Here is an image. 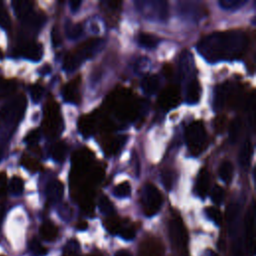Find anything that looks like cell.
Here are the masks:
<instances>
[{
  "label": "cell",
  "instance_id": "f6af8a7d",
  "mask_svg": "<svg viewBox=\"0 0 256 256\" xmlns=\"http://www.w3.org/2000/svg\"><path fill=\"white\" fill-rule=\"evenodd\" d=\"M39 138H40V134H39V131L38 130H32L30 131L27 135H26V138H25V142L29 145H35L38 141H39Z\"/></svg>",
  "mask_w": 256,
  "mask_h": 256
},
{
  "label": "cell",
  "instance_id": "3957f363",
  "mask_svg": "<svg viewBox=\"0 0 256 256\" xmlns=\"http://www.w3.org/2000/svg\"><path fill=\"white\" fill-rule=\"evenodd\" d=\"M26 108V98L20 95L0 110V127L13 128L21 120Z\"/></svg>",
  "mask_w": 256,
  "mask_h": 256
},
{
  "label": "cell",
  "instance_id": "bcb514c9",
  "mask_svg": "<svg viewBox=\"0 0 256 256\" xmlns=\"http://www.w3.org/2000/svg\"><path fill=\"white\" fill-rule=\"evenodd\" d=\"M51 35H52V42H53V44H54L55 46H58V45L61 43V38H60L59 32H58V30H57L56 27H54V28L52 29Z\"/></svg>",
  "mask_w": 256,
  "mask_h": 256
},
{
  "label": "cell",
  "instance_id": "ab89813d",
  "mask_svg": "<svg viewBox=\"0 0 256 256\" xmlns=\"http://www.w3.org/2000/svg\"><path fill=\"white\" fill-rule=\"evenodd\" d=\"M224 189L218 185L214 186L211 191V199L215 204H220L224 199Z\"/></svg>",
  "mask_w": 256,
  "mask_h": 256
},
{
  "label": "cell",
  "instance_id": "ee69618b",
  "mask_svg": "<svg viewBox=\"0 0 256 256\" xmlns=\"http://www.w3.org/2000/svg\"><path fill=\"white\" fill-rule=\"evenodd\" d=\"M80 129L84 134H90L93 130V123L89 118H83L80 120Z\"/></svg>",
  "mask_w": 256,
  "mask_h": 256
},
{
  "label": "cell",
  "instance_id": "4316f807",
  "mask_svg": "<svg viewBox=\"0 0 256 256\" xmlns=\"http://www.w3.org/2000/svg\"><path fill=\"white\" fill-rule=\"evenodd\" d=\"M65 33L69 39L76 40L82 36L83 27L80 23H72V22L68 21L65 24Z\"/></svg>",
  "mask_w": 256,
  "mask_h": 256
},
{
  "label": "cell",
  "instance_id": "f5cc1de1",
  "mask_svg": "<svg viewBox=\"0 0 256 256\" xmlns=\"http://www.w3.org/2000/svg\"><path fill=\"white\" fill-rule=\"evenodd\" d=\"M77 227H78V229H80V230H84V229H86V227H87V224H86V222H82L81 224L79 223Z\"/></svg>",
  "mask_w": 256,
  "mask_h": 256
},
{
  "label": "cell",
  "instance_id": "30bf717a",
  "mask_svg": "<svg viewBox=\"0 0 256 256\" xmlns=\"http://www.w3.org/2000/svg\"><path fill=\"white\" fill-rule=\"evenodd\" d=\"M254 219H255V210L254 204L250 207L247 212L245 219V239H246V248L249 254L253 255L254 253Z\"/></svg>",
  "mask_w": 256,
  "mask_h": 256
},
{
  "label": "cell",
  "instance_id": "83f0119b",
  "mask_svg": "<svg viewBox=\"0 0 256 256\" xmlns=\"http://www.w3.org/2000/svg\"><path fill=\"white\" fill-rule=\"evenodd\" d=\"M241 128H242V122L239 118H235L231 121L228 129V136H229V141L231 143L237 142L240 133H241Z\"/></svg>",
  "mask_w": 256,
  "mask_h": 256
},
{
  "label": "cell",
  "instance_id": "74e56055",
  "mask_svg": "<svg viewBox=\"0 0 256 256\" xmlns=\"http://www.w3.org/2000/svg\"><path fill=\"white\" fill-rule=\"evenodd\" d=\"M105 226L107 228V230L112 233V234H118L120 229H121V223L120 221L117 219V218H114V217H111L108 218L105 222Z\"/></svg>",
  "mask_w": 256,
  "mask_h": 256
},
{
  "label": "cell",
  "instance_id": "603a6c76",
  "mask_svg": "<svg viewBox=\"0 0 256 256\" xmlns=\"http://www.w3.org/2000/svg\"><path fill=\"white\" fill-rule=\"evenodd\" d=\"M23 22L31 29H39L45 22V16L41 13L32 11L26 18L23 19Z\"/></svg>",
  "mask_w": 256,
  "mask_h": 256
},
{
  "label": "cell",
  "instance_id": "db71d44e",
  "mask_svg": "<svg viewBox=\"0 0 256 256\" xmlns=\"http://www.w3.org/2000/svg\"><path fill=\"white\" fill-rule=\"evenodd\" d=\"M207 256H218V255L215 254V253L212 252V251H209V253H207Z\"/></svg>",
  "mask_w": 256,
  "mask_h": 256
},
{
  "label": "cell",
  "instance_id": "9c48e42d",
  "mask_svg": "<svg viewBox=\"0 0 256 256\" xmlns=\"http://www.w3.org/2000/svg\"><path fill=\"white\" fill-rule=\"evenodd\" d=\"M163 245L158 239L147 238L141 243L138 256H163Z\"/></svg>",
  "mask_w": 256,
  "mask_h": 256
},
{
  "label": "cell",
  "instance_id": "8fae6325",
  "mask_svg": "<svg viewBox=\"0 0 256 256\" xmlns=\"http://www.w3.org/2000/svg\"><path fill=\"white\" fill-rule=\"evenodd\" d=\"M20 53L27 59L32 61H39L43 55V48L40 43L30 41L21 46Z\"/></svg>",
  "mask_w": 256,
  "mask_h": 256
},
{
  "label": "cell",
  "instance_id": "d4e9b609",
  "mask_svg": "<svg viewBox=\"0 0 256 256\" xmlns=\"http://www.w3.org/2000/svg\"><path fill=\"white\" fill-rule=\"evenodd\" d=\"M58 119H57V113L52 108L49 107V110L46 113V121H45V129L48 134H54L56 129L58 128Z\"/></svg>",
  "mask_w": 256,
  "mask_h": 256
},
{
  "label": "cell",
  "instance_id": "816d5d0a",
  "mask_svg": "<svg viewBox=\"0 0 256 256\" xmlns=\"http://www.w3.org/2000/svg\"><path fill=\"white\" fill-rule=\"evenodd\" d=\"M4 215H5V206L3 204H1L0 205V226H1V223L3 221Z\"/></svg>",
  "mask_w": 256,
  "mask_h": 256
},
{
  "label": "cell",
  "instance_id": "836d02e7",
  "mask_svg": "<svg viewBox=\"0 0 256 256\" xmlns=\"http://www.w3.org/2000/svg\"><path fill=\"white\" fill-rule=\"evenodd\" d=\"M246 0H220L218 3L225 10H238L246 4Z\"/></svg>",
  "mask_w": 256,
  "mask_h": 256
},
{
  "label": "cell",
  "instance_id": "8992f818",
  "mask_svg": "<svg viewBox=\"0 0 256 256\" xmlns=\"http://www.w3.org/2000/svg\"><path fill=\"white\" fill-rule=\"evenodd\" d=\"M141 199L144 213L148 217L158 213L163 203V196L161 192L155 185L151 183H147L143 187Z\"/></svg>",
  "mask_w": 256,
  "mask_h": 256
},
{
  "label": "cell",
  "instance_id": "f1b7e54d",
  "mask_svg": "<svg viewBox=\"0 0 256 256\" xmlns=\"http://www.w3.org/2000/svg\"><path fill=\"white\" fill-rule=\"evenodd\" d=\"M218 173H219V176L222 181H224L225 183H229L233 176V166H232L231 162H229L227 160L223 161L219 166Z\"/></svg>",
  "mask_w": 256,
  "mask_h": 256
},
{
  "label": "cell",
  "instance_id": "7402d4cb",
  "mask_svg": "<svg viewBox=\"0 0 256 256\" xmlns=\"http://www.w3.org/2000/svg\"><path fill=\"white\" fill-rule=\"evenodd\" d=\"M252 154H253V147H252V144L249 140H246L241 148H240V151H239V157H238V160H239V164L242 166V167H246L248 166L250 160H251V157H252Z\"/></svg>",
  "mask_w": 256,
  "mask_h": 256
},
{
  "label": "cell",
  "instance_id": "f546056e",
  "mask_svg": "<svg viewBox=\"0 0 256 256\" xmlns=\"http://www.w3.org/2000/svg\"><path fill=\"white\" fill-rule=\"evenodd\" d=\"M15 90H16L15 81L0 78V99L11 95Z\"/></svg>",
  "mask_w": 256,
  "mask_h": 256
},
{
  "label": "cell",
  "instance_id": "484cf974",
  "mask_svg": "<svg viewBox=\"0 0 256 256\" xmlns=\"http://www.w3.org/2000/svg\"><path fill=\"white\" fill-rule=\"evenodd\" d=\"M67 150L68 148L66 143L63 141H59L51 147V156L55 161L62 162L66 157Z\"/></svg>",
  "mask_w": 256,
  "mask_h": 256
},
{
  "label": "cell",
  "instance_id": "f907efd6",
  "mask_svg": "<svg viewBox=\"0 0 256 256\" xmlns=\"http://www.w3.org/2000/svg\"><path fill=\"white\" fill-rule=\"evenodd\" d=\"M115 256H132L131 253L127 250H119L116 252Z\"/></svg>",
  "mask_w": 256,
  "mask_h": 256
},
{
  "label": "cell",
  "instance_id": "4fadbf2b",
  "mask_svg": "<svg viewBox=\"0 0 256 256\" xmlns=\"http://www.w3.org/2000/svg\"><path fill=\"white\" fill-rule=\"evenodd\" d=\"M64 192V187L61 181L53 180L46 187V197L48 202L54 204L61 200Z\"/></svg>",
  "mask_w": 256,
  "mask_h": 256
},
{
  "label": "cell",
  "instance_id": "9a60e30c",
  "mask_svg": "<svg viewBox=\"0 0 256 256\" xmlns=\"http://www.w3.org/2000/svg\"><path fill=\"white\" fill-rule=\"evenodd\" d=\"M160 87V78L157 75L150 74L143 78L141 82V88L147 95L155 94Z\"/></svg>",
  "mask_w": 256,
  "mask_h": 256
},
{
  "label": "cell",
  "instance_id": "d6a6232c",
  "mask_svg": "<svg viewBox=\"0 0 256 256\" xmlns=\"http://www.w3.org/2000/svg\"><path fill=\"white\" fill-rule=\"evenodd\" d=\"M174 181H175V173L172 170L165 169L161 172V182L167 190H170L172 188V186L174 185Z\"/></svg>",
  "mask_w": 256,
  "mask_h": 256
},
{
  "label": "cell",
  "instance_id": "e0dca14e",
  "mask_svg": "<svg viewBox=\"0 0 256 256\" xmlns=\"http://www.w3.org/2000/svg\"><path fill=\"white\" fill-rule=\"evenodd\" d=\"M63 98L65 101L69 103H78L79 102V89H78V81H72L67 83L63 87Z\"/></svg>",
  "mask_w": 256,
  "mask_h": 256
},
{
  "label": "cell",
  "instance_id": "cb8c5ba5",
  "mask_svg": "<svg viewBox=\"0 0 256 256\" xmlns=\"http://www.w3.org/2000/svg\"><path fill=\"white\" fill-rule=\"evenodd\" d=\"M137 41L142 47L147 48V49H152L158 45L160 39L153 34L139 33L137 36Z\"/></svg>",
  "mask_w": 256,
  "mask_h": 256
},
{
  "label": "cell",
  "instance_id": "5bb4252c",
  "mask_svg": "<svg viewBox=\"0 0 256 256\" xmlns=\"http://www.w3.org/2000/svg\"><path fill=\"white\" fill-rule=\"evenodd\" d=\"M201 95V86L196 79H191L185 91V100L188 104L198 103Z\"/></svg>",
  "mask_w": 256,
  "mask_h": 256
},
{
  "label": "cell",
  "instance_id": "7bdbcfd3",
  "mask_svg": "<svg viewBox=\"0 0 256 256\" xmlns=\"http://www.w3.org/2000/svg\"><path fill=\"white\" fill-rule=\"evenodd\" d=\"M43 92H44V90H43V87H42V86H40V85H38V84L33 85V86L31 87V89H30V93H31V97H32L33 101H34V102L40 101L41 98H42Z\"/></svg>",
  "mask_w": 256,
  "mask_h": 256
},
{
  "label": "cell",
  "instance_id": "7dc6e473",
  "mask_svg": "<svg viewBox=\"0 0 256 256\" xmlns=\"http://www.w3.org/2000/svg\"><path fill=\"white\" fill-rule=\"evenodd\" d=\"M5 185H6V175H5V173L1 172L0 173V195H2L4 193Z\"/></svg>",
  "mask_w": 256,
  "mask_h": 256
},
{
  "label": "cell",
  "instance_id": "ffe728a7",
  "mask_svg": "<svg viewBox=\"0 0 256 256\" xmlns=\"http://www.w3.org/2000/svg\"><path fill=\"white\" fill-rule=\"evenodd\" d=\"M228 97H229V89L224 84L217 86L215 88L214 98H213L214 108L217 110H220L224 106Z\"/></svg>",
  "mask_w": 256,
  "mask_h": 256
},
{
  "label": "cell",
  "instance_id": "ac0fdd59",
  "mask_svg": "<svg viewBox=\"0 0 256 256\" xmlns=\"http://www.w3.org/2000/svg\"><path fill=\"white\" fill-rule=\"evenodd\" d=\"M39 233H40V236L43 240L51 242V241H54L57 238L58 228L51 221H45L40 226Z\"/></svg>",
  "mask_w": 256,
  "mask_h": 256
},
{
  "label": "cell",
  "instance_id": "7c38bea8",
  "mask_svg": "<svg viewBox=\"0 0 256 256\" xmlns=\"http://www.w3.org/2000/svg\"><path fill=\"white\" fill-rule=\"evenodd\" d=\"M179 101V92L176 87H167L159 97V103L164 109H170L177 105Z\"/></svg>",
  "mask_w": 256,
  "mask_h": 256
},
{
  "label": "cell",
  "instance_id": "c3c4849f",
  "mask_svg": "<svg viewBox=\"0 0 256 256\" xmlns=\"http://www.w3.org/2000/svg\"><path fill=\"white\" fill-rule=\"evenodd\" d=\"M70 8H71V11L73 12H76L79 10L81 4H82V1H79V0H72L70 1Z\"/></svg>",
  "mask_w": 256,
  "mask_h": 256
},
{
  "label": "cell",
  "instance_id": "2e32d148",
  "mask_svg": "<svg viewBox=\"0 0 256 256\" xmlns=\"http://www.w3.org/2000/svg\"><path fill=\"white\" fill-rule=\"evenodd\" d=\"M208 188H209V173L206 169H202L197 176V180L195 184V192L199 197L204 198L208 192Z\"/></svg>",
  "mask_w": 256,
  "mask_h": 256
},
{
  "label": "cell",
  "instance_id": "e575fe53",
  "mask_svg": "<svg viewBox=\"0 0 256 256\" xmlns=\"http://www.w3.org/2000/svg\"><path fill=\"white\" fill-rule=\"evenodd\" d=\"M29 249L34 256H43L47 253V249L36 238H33L30 241Z\"/></svg>",
  "mask_w": 256,
  "mask_h": 256
},
{
  "label": "cell",
  "instance_id": "f35d334b",
  "mask_svg": "<svg viewBox=\"0 0 256 256\" xmlns=\"http://www.w3.org/2000/svg\"><path fill=\"white\" fill-rule=\"evenodd\" d=\"M10 25H11V21H10L9 14L5 6L3 5V3L0 2V26L5 29H8Z\"/></svg>",
  "mask_w": 256,
  "mask_h": 256
},
{
  "label": "cell",
  "instance_id": "7a4b0ae2",
  "mask_svg": "<svg viewBox=\"0 0 256 256\" xmlns=\"http://www.w3.org/2000/svg\"><path fill=\"white\" fill-rule=\"evenodd\" d=\"M104 46V40L101 38H92L81 44L76 50L69 52L65 59L63 68L67 72L76 70L85 60L92 58Z\"/></svg>",
  "mask_w": 256,
  "mask_h": 256
},
{
  "label": "cell",
  "instance_id": "52a82bcc",
  "mask_svg": "<svg viewBox=\"0 0 256 256\" xmlns=\"http://www.w3.org/2000/svg\"><path fill=\"white\" fill-rule=\"evenodd\" d=\"M169 235L173 248L184 255L187 247V232L180 217L174 216L169 222Z\"/></svg>",
  "mask_w": 256,
  "mask_h": 256
},
{
  "label": "cell",
  "instance_id": "681fc988",
  "mask_svg": "<svg viewBox=\"0 0 256 256\" xmlns=\"http://www.w3.org/2000/svg\"><path fill=\"white\" fill-rule=\"evenodd\" d=\"M105 4L111 9H118L119 6L121 5V3L118 1H107V2H105Z\"/></svg>",
  "mask_w": 256,
  "mask_h": 256
},
{
  "label": "cell",
  "instance_id": "b9f144b4",
  "mask_svg": "<svg viewBox=\"0 0 256 256\" xmlns=\"http://www.w3.org/2000/svg\"><path fill=\"white\" fill-rule=\"evenodd\" d=\"M118 234L125 240H132L135 237V229L132 226H121Z\"/></svg>",
  "mask_w": 256,
  "mask_h": 256
},
{
  "label": "cell",
  "instance_id": "d6986e66",
  "mask_svg": "<svg viewBox=\"0 0 256 256\" xmlns=\"http://www.w3.org/2000/svg\"><path fill=\"white\" fill-rule=\"evenodd\" d=\"M12 6H13L15 14L21 20L26 18L33 11V3L30 1H27V0L13 1Z\"/></svg>",
  "mask_w": 256,
  "mask_h": 256
},
{
  "label": "cell",
  "instance_id": "60d3db41",
  "mask_svg": "<svg viewBox=\"0 0 256 256\" xmlns=\"http://www.w3.org/2000/svg\"><path fill=\"white\" fill-rule=\"evenodd\" d=\"M206 214L209 217V219H211L214 223L216 224H220L222 221V215L219 209H217L216 207H207L206 208Z\"/></svg>",
  "mask_w": 256,
  "mask_h": 256
},
{
  "label": "cell",
  "instance_id": "d590c367",
  "mask_svg": "<svg viewBox=\"0 0 256 256\" xmlns=\"http://www.w3.org/2000/svg\"><path fill=\"white\" fill-rule=\"evenodd\" d=\"M80 252V246L76 240H70L64 250H63V256H79Z\"/></svg>",
  "mask_w": 256,
  "mask_h": 256
},
{
  "label": "cell",
  "instance_id": "1f68e13d",
  "mask_svg": "<svg viewBox=\"0 0 256 256\" xmlns=\"http://www.w3.org/2000/svg\"><path fill=\"white\" fill-rule=\"evenodd\" d=\"M113 194L117 198H126L129 197L131 194V185L128 181H124L117 186L114 187L113 189Z\"/></svg>",
  "mask_w": 256,
  "mask_h": 256
},
{
  "label": "cell",
  "instance_id": "4dcf8cb0",
  "mask_svg": "<svg viewBox=\"0 0 256 256\" xmlns=\"http://www.w3.org/2000/svg\"><path fill=\"white\" fill-rule=\"evenodd\" d=\"M98 207L102 214L106 216H112L114 213V206L107 196H101L98 201Z\"/></svg>",
  "mask_w": 256,
  "mask_h": 256
},
{
  "label": "cell",
  "instance_id": "8d00e7d4",
  "mask_svg": "<svg viewBox=\"0 0 256 256\" xmlns=\"http://www.w3.org/2000/svg\"><path fill=\"white\" fill-rule=\"evenodd\" d=\"M23 189H24L23 180L18 176H14L10 181V190H11L12 194L19 195L22 193Z\"/></svg>",
  "mask_w": 256,
  "mask_h": 256
},
{
  "label": "cell",
  "instance_id": "ba28073f",
  "mask_svg": "<svg viewBox=\"0 0 256 256\" xmlns=\"http://www.w3.org/2000/svg\"><path fill=\"white\" fill-rule=\"evenodd\" d=\"M179 15L189 21H199L206 16L207 10L205 6L199 2L182 1L178 3Z\"/></svg>",
  "mask_w": 256,
  "mask_h": 256
},
{
  "label": "cell",
  "instance_id": "44dd1931",
  "mask_svg": "<svg viewBox=\"0 0 256 256\" xmlns=\"http://www.w3.org/2000/svg\"><path fill=\"white\" fill-rule=\"evenodd\" d=\"M193 67V58L188 51H184L180 56L179 73L181 77H186L191 73Z\"/></svg>",
  "mask_w": 256,
  "mask_h": 256
},
{
  "label": "cell",
  "instance_id": "11a10c76",
  "mask_svg": "<svg viewBox=\"0 0 256 256\" xmlns=\"http://www.w3.org/2000/svg\"><path fill=\"white\" fill-rule=\"evenodd\" d=\"M0 56H1V52H0Z\"/></svg>",
  "mask_w": 256,
  "mask_h": 256
},
{
  "label": "cell",
  "instance_id": "6da1fadb",
  "mask_svg": "<svg viewBox=\"0 0 256 256\" xmlns=\"http://www.w3.org/2000/svg\"><path fill=\"white\" fill-rule=\"evenodd\" d=\"M247 46V36L239 30L214 32L202 38L197 50L202 57L215 63L223 60H234L244 53Z\"/></svg>",
  "mask_w": 256,
  "mask_h": 256
},
{
  "label": "cell",
  "instance_id": "5b68a950",
  "mask_svg": "<svg viewBox=\"0 0 256 256\" xmlns=\"http://www.w3.org/2000/svg\"><path fill=\"white\" fill-rule=\"evenodd\" d=\"M185 139L191 153H201L207 141V134L203 123L194 121L189 124L185 131Z\"/></svg>",
  "mask_w": 256,
  "mask_h": 256
},
{
  "label": "cell",
  "instance_id": "277c9868",
  "mask_svg": "<svg viewBox=\"0 0 256 256\" xmlns=\"http://www.w3.org/2000/svg\"><path fill=\"white\" fill-rule=\"evenodd\" d=\"M136 10L146 19L151 21H165L168 18L169 9L166 1L138 0L135 1Z\"/></svg>",
  "mask_w": 256,
  "mask_h": 256
}]
</instances>
